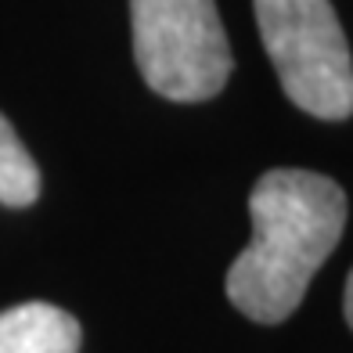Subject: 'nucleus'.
<instances>
[{"instance_id": "nucleus-1", "label": "nucleus", "mask_w": 353, "mask_h": 353, "mask_svg": "<svg viewBox=\"0 0 353 353\" xmlns=\"http://www.w3.org/2000/svg\"><path fill=\"white\" fill-rule=\"evenodd\" d=\"M252 242L228 267V299L249 321L281 325L346 228V195L325 173L270 170L249 195Z\"/></svg>"}, {"instance_id": "nucleus-2", "label": "nucleus", "mask_w": 353, "mask_h": 353, "mask_svg": "<svg viewBox=\"0 0 353 353\" xmlns=\"http://www.w3.org/2000/svg\"><path fill=\"white\" fill-rule=\"evenodd\" d=\"M260 40L296 108L339 123L353 116V58L332 0H252Z\"/></svg>"}, {"instance_id": "nucleus-3", "label": "nucleus", "mask_w": 353, "mask_h": 353, "mask_svg": "<svg viewBox=\"0 0 353 353\" xmlns=\"http://www.w3.org/2000/svg\"><path fill=\"white\" fill-rule=\"evenodd\" d=\"M137 72L159 98L210 101L231 79V47L213 0H130Z\"/></svg>"}, {"instance_id": "nucleus-4", "label": "nucleus", "mask_w": 353, "mask_h": 353, "mask_svg": "<svg viewBox=\"0 0 353 353\" xmlns=\"http://www.w3.org/2000/svg\"><path fill=\"white\" fill-rule=\"evenodd\" d=\"M79 321L51 303H22L0 314V353H79Z\"/></svg>"}, {"instance_id": "nucleus-5", "label": "nucleus", "mask_w": 353, "mask_h": 353, "mask_svg": "<svg viewBox=\"0 0 353 353\" xmlns=\"http://www.w3.org/2000/svg\"><path fill=\"white\" fill-rule=\"evenodd\" d=\"M40 195V170L26 152L14 126L0 116V202L11 210H26Z\"/></svg>"}, {"instance_id": "nucleus-6", "label": "nucleus", "mask_w": 353, "mask_h": 353, "mask_svg": "<svg viewBox=\"0 0 353 353\" xmlns=\"http://www.w3.org/2000/svg\"><path fill=\"white\" fill-rule=\"evenodd\" d=\"M343 314H346V325L353 328V270L346 278V292H343Z\"/></svg>"}]
</instances>
